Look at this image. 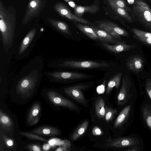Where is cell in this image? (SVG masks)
Returning a JSON list of instances; mask_svg holds the SVG:
<instances>
[{
	"label": "cell",
	"instance_id": "cell-18",
	"mask_svg": "<svg viewBox=\"0 0 151 151\" xmlns=\"http://www.w3.org/2000/svg\"><path fill=\"white\" fill-rule=\"evenodd\" d=\"M31 133L36 134L47 136H54L59 134L60 132L58 129L52 127L42 126L37 128Z\"/></svg>",
	"mask_w": 151,
	"mask_h": 151
},
{
	"label": "cell",
	"instance_id": "cell-9",
	"mask_svg": "<svg viewBox=\"0 0 151 151\" xmlns=\"http://www.w3.org/2000/svg\"><path fill=\"white\" fill-rule=\"evenodd\" d=\"M95 27L108 32L116 38L120 40H122V39L121 36L128 37L129 35L125 30L116 24L109 21L99 22Z\"/></svg>",
	"mask_w": 151,
	"mask_h": 151
},
{
	"label": "cell",
	"instance_id": "cell-19",
	"mask_svg": "<svg viewBox=\"0 0 151 151\" xmlns=\"http://www.w3.org/2000/svg\"><path fill=\"white\" fill-rule=\"evenodd\" d=\"M99 9V6L94 3L89 6L76 5L74 9V14L78 17L81 18V17L85 13L89 12L92 14H96Z\"/></svg>",
	"mask_w": 151,
	"mask_h": 151
},
{
	"label": "cell",
	"instance_id": "cell-6",
	"mask_svg": "<svg viewBox=\"0 0 151 151\" xmlns=\"http://www.w3.org/2000/svg\"><path fill=\"white\" fill-rule=\"evenodd\" d=\"M44 75L51 82L64 83H68L73 80L93 77V75L85 73L63 71L58 69L45 71Z\"/></svg>",
	"mask_w": 151,
	"mask_h": 151
},
{
	"label": "cell",
	"instance_id": "cell-28",
	"mask_svg": "<svg viewBox=\"0 0 151 151\" xmlns=\"http://www.w3.org/2000/svg\"><path fill=\"white\" fill-rule=\"evenodd\" d=\"M142 112L143 119L151 132V107L148 105L143 106Z\"/></svg>",
	"mask_w": 151,
	"mask_h": 151
},
{
	"label": "cell",
	"instance_id": "cell-17",
	"mask_svg": "<svg viewBox=\"0 0 151 151\" xmlns=\"http://www.w3.org/2000/svg\"><path fill=\"white\" fill-rule=\"evenodd\" d=\"M102 46L106 49L115 53H118L122 52L128 51L136 47L134 44L127 45L125 43H122L111 45L106 42H102Z\"/></svg>",
	"mask_w": 151,
	"mask_h": 151
},
{
	"label": "cell",
	"instance_id": "cell-12",
	"mask_svg": "<svg viewBox=\"0 0 151 151\" xmlns=\"http://www.w3.org/2000/svg\"><path fill=\"white\" fill-rule=\"evenodd\" d=\"M139 143L138 139L134 137H119L113 139H109L106 146L116 148L131 147L137 145Z\"/></svg>",
	"mask_w": 151,
	"mask_h": 151
},
{
	"label": "cell",
	"instance_id": "cell-42",
	"mask_svg": "<svg viewBox=\"0 0 151 151\" xmlns=\"http://www.w3.org/2000/svg\"><path fill=\"white\" fill-rule=\"evenodd\" d=\"M69 5L73 9L76 7V5L75 3L72 0H70L67 2Z\"/></svg>",
	"mask_w": 151,
	"mask_h": 151
},
{
	"label": "cell",
	"instance_id": "cell-22",
	"mask_svg": "<svg viewBox=\"0 0 151 151\" xmlns=\"http://www.w3.org/2000/svg\"><path fill=\"white\" fill-rule=\"evenodd\" d=\"M76 26L81 32L90 38L99 41V40L91 27L81 24L80 23L73 22Z\"/></svg>",
	"mask_w": 151,
	"mask_h": 151
},
{
	"label": "cell",
	"instance_id": "cell-10",
	"mask_svg": "<svg viewBox=\"0 0 151 151\" xmlns=\"http://www.w3.org/2000/svg\"><path fill=\"white\" fill-rule=\"evenodd\" d=\"M46 94L50 102L55 105L64 107L73 110L77 111L78 109V106L75 103L55 91L47 89Z\"/></svg>",
	"mask_w": 151,
	"mask_h": 151
},
{
	"label": "cell",
	"instance_id": "cell-36",
	"mask_svg": "<svg viewBox=\"0 0 151 151\" xmlns=\"http://www.w3.org/2000/svg\"><path fill=\"white\" fill-rule=\"evenodd\" d=\"M92 133L94 135L99 136L102 134L103 132L101 129L99 127L95 126L92 129Z\"/></svg>",
	"mask_w": 151,
	"mask_h": 151
},
{
	"label": "cell",
	"instance_id": "cell-11",
	"mask_svg": "<svg viewBox=\"0 0 151 151\" xmlns=\"http://www.w3.org/2000/svg\"><path fill=\"white\" fill-rule=\"evenodd\" d=\"M53 7L54 10L62 17L74 22L90 25L92 24L89 21L84 19L78 17L74 14H73L68 8L62 2H56L53 5Z\"/></svg>",
	"mask_w": 151,
	"mask_h": 151
},
{
	"label": "cell",
	"instance_id": "cell-23",
	"mask_svg": "<svg viewBox=\"0 0 151 151\" xmlns=\"http://www.w3.org/2000/svg\"><path fill=\"white\" fill-rule=\"evenodd\" d=\"M96 114L100 119H104L106 112L105 103L103 99L98 97L96 100L95 104Z\"/></svg>",
	"mask_w": 151,
	"mask_h": 151
},
{
	"label": "cell",
	"instance_id": "cell-7",
	"mask_svg": "<svg viewBox=\"0 0 151 151\" xmlns=\"http://www.w3.org/2000/svg\"><path fill=\"white\" fill-rule=\"evenodd\" d=\"M46 4L45 0H30L22 21V24L26 25L33 18L38 17L45 7Z\"/></svg>",
	"mask_w": 151,
	"mask_h": 151
},
{
	"label": "cell",
	"instance_id": "cell-38",
	"mask_svg": "<svg viewBox=\"0 0 151 151\" xmlns=\"http://www.w3.org/2000/svg\"><path fill=\"white\" fill-rule=\"evenodd\" d=\"M28 148L30 150L33 151H40V148L38 146L35 145H30L28 146Z\"/></svg>",
	"mask_w": 151,
	"mask_h": 151
},
{
	"label": "cell",
	"instance_id": "cell-16",
	"mask_svg": "<svg viewBox=\"0 0 151 151\" xmlns=\"http://www.w3.org/2000/svg\"><path fill=\"white\" fill-rule=\"evenodd\" d=\"M91 27L100 41L112 43L114 44L125 42L124 41L116 38L108 32L99 29L94 26H91Z\"/></svg>",
	"mask_w": 151,
	"mask_h": 151
},
{
	"label": "cell",
	"instance_id": "cell-40",
	"mask_svg": "<svg viewBox=\"0 0 151 151\" xmlns=\"http://www.w3.org/2000/svg\"><path fill=\"white\" fill-rule=\"evenodd\" d=\"M69 148L63 146H60L57 148L55 150V151H67L69 150Z\"/></svg>",
	"mask_w": 151,
	"mask_h": 151
},
{
	"label": "cell",
	"instance_id": "cell-30",
	"mask_svg": "<svg viewBox=\"0 0 151 151\" xmlns=\"http://www.w3.org/2000/svg\"><path fill=\"white\" fill-rule=\"evenodd\" d=\"M105 119L106 122L108 123L112 119L115 114L117 112V110L107 106L105 107Z\"/></svg>",
	"mask_w": 151,
	"mask_h": 151
},
{
	"label": "cell",
	"instance_id": "cell-13",
	"mask_svg": "<svg viewBox=\"0 0 151 151\" xmlns=\"http://www.w3.org/2000/svg\"><path fill=\"white\" fill-rule=\"evenodd\" d=\"M131 86L130 80L125 75L122 79L121 87L117 97L118 105H123L128 101L130 97L129 91Z\"/></svg>",
	"mask_w": 151,
	"mask_h": 151
},
{
	"label": "cell",
	"instance_id": "cell-33",
	"mask_svg": "<svg viewBox=\"0 0 151 151\" xmlns=\"http://www.w3.org/2000/svg\"><path fill=\"white\" fill-rule=\"evenodd\" d=\"M117 6L123 9L128 12L131 11V9L126 4L125 0H111Z\"/></svg>",
	"mask_w": 151,
	"mask_h": 151
},
{
	"label": "cell",
	"instance_id": "cell-15",
	"mask_svg": "<svg viewBox=\"0 0 151 151\" xmlns=\"http://www.w3.org/2000/svg\"><path fill=\"white\" fill-rule=\"evenodd\" d=\"M126 64L128 69L137 73L142 70L144 61L141 57L139 55H134L127 60Z\"/></svg>",
	"mask_w": 151,
	"mask_h": 151
},
{
	"label": "cell",
	"instance_id": "cell-43",
	"mask_svg": "<svg viewBox=\"0 0 151 151\" xmlns=\"http://www.w3.org/2000/svg\"><path fill=\"white\" fill-rule=\"evenodd\" d=\"M39 121V118L38 117L34 120L30 124V125H34L37 124Z\"/></svg>",
	"mask_w": 151,
	"mask_h": 151
},
{
	"label": "cell",
	"instance_id": "cell-21",
	"mask_svg": "<svg viewBox=\"0 0 151 151\" xmlns=\"http://www.w3.org/2000/svg\"><path fill=\"white\" fill-rule=\"evenodd\" d=\"M131 108V106L129 105L122 110L114 122V128H118L124 123L129 114Z\"/></svg>",
	"mask_w": 151,
	"mask_h": 151
},
{
	"label": "cell",
	"instance_id": "cell-37",
	"mask_svg": "<svg viewBox=\"0 0 151 151\" xmlns=\"http://www.w3.org/2000/svg\"><path fill=\"white\" fill-rule=\"evenodd\" d=\"M4 140L6 145L9 147H11L13 146L14 142L13 140L6 137L5 136H3Z\"/></svg>",
	"mask_w": 151,
	"mask_h": 151
},
{
	"label": "cell",
	"instance_id": "cell-32",
	"mask_svg": "<svg viewBox=\"0 0 151 151\" xmlns=\"http://www.w3.org/2000/svg\"><path fill=\"white\" fill-rule=\"evenodd\" d=\"M20 134L21 135L32 139L48 142V140L46 139L31 133L22 132H21Z\"/></svg>",
	"mask_w": 151,
	"mask_h": 151
},
{
	"label": "cell",
	"instance_id": "cell-24",
	"mask_svg": "<svg viewBox=\"0 0 151 151\" xmlns=\"http://www.w3.org/2000/svg\"><path fill=\"white\" fill-rule=\"evenodd\" d=\"M122 75V73H118L114 76L109 81L106 90L107 94L109 93L114 87L117 89L119 88Z\"/></svg>",
	"mask_w": 151,
	"mask_h": 151
},
{
	"label": "cell",
	"instance_id": "cell-3",
	"mask_svg": "<svg viewBox=\"0 0 151 151\" xmlns=\"http://www.w3.org/2000/svg\"><path fill=\"white\" fill-rule=\"evenodd\" d=\"M43 32L42 29H39L36 27H34L15 41L13 49L16 60H23L30 55Z\"/></svg>",
	"mask_w": 151,
	"mask_h": 151
},
{
	"label": "cell",
	"instance_id": "cell-20",
	"mask_svg": "<svg viewBox=\"0 0 151 151\" xmlns=\"http://www.w3.org/2000/svg\"><path fill=\"white\" fill-rule=\"evenodd\" d=\"M112 10L120 17L127 22L132 23L134 20L128 12L123 8L116 5L111 0H107Z\"/></svg>",
	"mask_w": 151,
	"mask_h": 151
},
{
	"label": "cell",
	"instance_id": "cell-31",
	"mask_svg": "<svg viewBox=\"0 0 151 151\" xmlns=\"http://www.w3.org/2000/svg\"><path fill=\"white\" fill-rule=\"evenodd\" d=\"M131 30L135 36L141 37L151 38V33L135 28H132Z\"/></svg>",
	"mask_w": 151,
	"mask_h": 151
},
{
	"label": "cell",
	"instance_id": "cell-25",
	"mask_svg": "<svg viewBox=\"0 0 151 151\" xmlns=\"http://www.w3.org/2000/svg\"><path fill=\"white\" fill-rule=\"evenodd\" d=\"M89 124V121L85 120L80 124L71 136V139L75 141L79 138L86 131Z\"/></svg>",
	"mask_w": 151,
	"mask_h": 151
},
{
	"label": "cell",
	"instance_id": "cell-14",
	"mask_svg": "<svg viewBox=\"0 0 151 151\" xmlns=\"http://www.w3.org/2000/svg\"><path fill=\"white\" fill-rule=\"evenodd\" d=\"M47 20L51 27L56 31L66 36H71L72 34L68 24L64 22L48 18Z\"/></svg>",
	"mask_w": 151,
	"mask_h": 151
},
{
	"label": "cell",
	"instance_id": "cell-4",
	"mask_svg": "<svg viewBox=\"0 0 151 151\" xmlns=\"http://www.w3.org/2000/svg\"><path fill=\"white\" fill-rule=\"evenodd\" d=\"M50 68H78L92 69L107 68L110 65L104 61L97 62L91 60L75 61L53 58L50 60L47 63Z\"/></svg>",
	"mask_w": 151,
	"mask_h": 151
},
{
	"label": "cell",
	"instance_id": "cell-44",
	"mask_svg": "<svg viewBox=\"0 0 151 151\" xmlns=\"http://www.w3.org/2000/svg\"><path fill=\"white\" fill-rule=\"evenodd\" d=\"M147 1L149 2L150 3H151V0H146Z\"/></svg>",
	"mask_w": 151,
	"mask_h": 151
},
{
	"label": "cell",
	"instance_id": "cell-8",
	"mask_svg": "<svg viewBox=\"0 0 151 151\" xmlns=\"http://www.w3.org/2000/svg\"><path fill=\"white\" fill-rule=\"evenodd\" d=\"M88 85L79 84L63 88V91L84 106L87 105L83 91L88 88Z\"/></svg>",
	"mask_w": 151,
	"mask_h": 151
},
{
	"label": "cell",
	"instance_id": "cell-34",
	"mask_svg": "<svg viewBox=\"0 0 151 151\" xmlns=\"http://www.w3.org/2000/svg\"><path fill=\"white\" fill-rule=\"evenodd\" d=\"M133 37L144 43L151 46V38L141 37L134 35Z\"/></svg>",
	"mask_w": 151,
	"mask_h": 151
},
{
	"label": "cell",
	"instance_id": "cell-41",
	"mask_svg": "<svg viewBox=\"0 0 151 151\" xmlns=\"http://www.w3.org/2000/svg\"><path fill=\"white\" fill-rule=\"evenodd\" d=\"M51 146L49 144H44L42 146V149L44 151H48L51 148Z\"/></svg>",
	"mask_w": 151,
	"mask_h": 151
},
{
	"label": "cell",
	"instance_id": "cell-26",
	"mask_svg": "<svg viewBox=\"0 0 151 151\" xmlns=\"http://www.w3.org/2000/svg\"><path fill=\"white\" fill-rule=\"evenodd\" d=\"M0 124L3 129L8 131H11L13 126V123L9 117L0 111Z\"/></svg>",
	"mask_w": 151,
	"mask_h": 151
},
{
	"label": "cell",
	"instance_id": "cell-29",
	"mask_svg": "<svg viewBox=\"0 0 151 151\" xmlns=\"http://www.w3.org/2000/svg\"><path fill=\"white\" fill-rule=\"evenodd\" d=\"M48 142L51 147L63 146L70 149L71 146L70 142L67 139L62 140L58 138H52L48 141Z\"/></svg>",
	"mask_w": 151,
	"mask_h": 151
},
{
	"label": "cell",
	"instance_id": "cell-39",
	"mask_svg": "<svg viewBox=\"0 0 151 151\" xmlns=\"http://www.w3.org/2000/svg\"><path fill=\"white\" fill-rule=\"evenodd\" d=\"M140 150L139 148L136 146H132L130 148L126 150L127 151H139Z\"/></svg>",
	"mask_w": 151,
	"mask_h": 151
},
{
	"label": "cell",
	"instance_id": "cell-35",
	"mask_svg": "<svg viewBox=\"0 0 151 151\" xmlns=\"http://www.w3.org/2000/svg\"><path fill=\"white\" fill-rule=\"evenodd\" d=\"M146 92L150 99H151V80H147L145 84Z\"/></svg>",
	"mask_w": 151,
	"mask_h": 151
},
{
	"label": "cell",
	"instance_id": "cell-27",
	"mask_svg": "<svg viewBox=\"0 0 151 151\" xmlns=\"http://www.w3.org/2000/svg\"><path fill=\"white\" fill-rule=\"evenodd\" d=\"M41 109V106L38 103L35 104L31 107L29 113L27 123L29 124L35 119L38 117L37 116Z\"/></svg>",
	"mask_w": 151,
	"mask_h": 151
},
{
	"label": "cell",
	"instance_id": "cell-5",
	"mask_svg": "<svg viewBox=\"0 0 151 151\" xmlns=\"http://www.w3.org/2000/svg\"><path fill=\"white\" fill-rule=\"evenodd\" d=\"M131 7L132 16L145 28L151 30V8L143 0H134Z\"/></svg>",
	"mask_w": 151,
	"mask_h": 151
},
{
	"label": "cell",
	"instance_id": "cell-1",
	"mask_svg": "<svg viewBox=\"0 0 151 151\" xmlns=\"http://www.w3.org/2000/svg\"><path fill=\"white\" fill-rule=\"evenodd\" d=\"M44 59L38 55L25 64L14 78L16 93L22 96H30L40 84L44 75Z\"/></svg>",
	"mask_w": 151,
	"mask_h": 151
},
{
	"label": "cell",
	"instance_id": "cell-2",
	"mask_svg": "<svg viewBox=\"0 0 151 151\" xmlns=\"http://www.w3.org/2000/svg\"><path fill=\"white\" fill-rule=\"evenodd\" d=\"M17 15L12 7H6L0 0V55L6 59L12 58L16 34Z\"/></svg>",
	"mask_w": 151,
	"mask_h": 151
}]
</instances>
